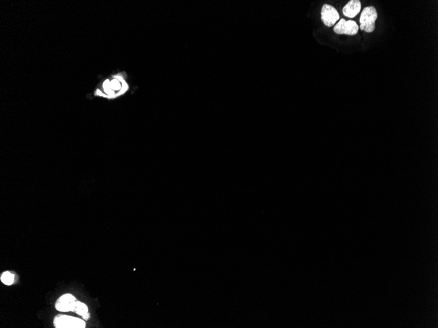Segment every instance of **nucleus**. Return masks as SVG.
<instances>
[{"label": "nucleus", "mask_w": 438, "mask_h": 328, "mask_svg": "<svg viewBox=\"0 0 438 328\" xmlns=\"http://www.w3.org/2000/svg\"><path fill=\"white\" fill-rule=\"evenodd\" d=\"M361 4L359 0H351L342 9L344 16L348 18H354L361 11Z\"/></svg>", "instance_id": "0eeeda50"}, {"label": "nucleus", "mask_w": 438, "mask_h": 328, "mask_svg": "<svg viewBox=\"0 0 438 328\" xmlns=\"http://www.w3.org/2000/svg\"><path fill=\"white\" fill-rule=\"evenodd\" d=\"M14 280H15V275L9 272V271H6V272L2 274L1 281L4 285L7 286L11 285L14 283Z\"/></svg>", "instance_id": "1a4fd4ad"}, {"label": "nucleus", "mask_w": 438, "mask_h": 328, "mask_svg": "<svg viewBox=\"0 0 438 328\" xmlns=\"http://www.w3.org/2000/svg\"><path fill=\"white\" fill-rule=\"evenodd\" d=\"M56 328H84L86 322L78 318L67 315H57L54 317L53 322Z\"/></svg>", "instance_id": "7ed1b4c3"}, {"label": "nucleus", "mask_w": 438, "mask_h": 328, "mask_svg": "<svg viewBox=\"0 0 438 328\" xmlns=\"http://www.w3.org/2000/svg\"><path fill=\"white\" fill-rule=\"evenodd\" d=\"M378 13L374 7H367L363 10L361 14L360 23V29L362 31L371 33L375 29Z\"/></svg>", "instance_id": "f03ea898"}, {"label": "nucleus", "mask_w": 438, "mask_h": 328, "mask_svg": "<svg viewBox=\"0 0 438 328\" xmlns=\"http://www.w3.org/2000/svg\"><path fill=\"white\" fill-rule=\"evenodd\" d=\"M358 25L354 21H348L342 19L335 26L334 32L337 34H345V35L355 36L358 33Z\"/></svg>", "instance_id": "20e7f679"}, {"label": "nucleus", "mask_w": 438, "mask_h": 328, "mask_svg": "<svg viewBox=\"0 0 438 328\" xmlns=\"http://www.w3.org/2000/svg\"><path fill=\"white\" fill-rule=\"evenodd\" d=\"M77 301L74 295L66 293L60 296L56 301L55 309L60 312H72Z\"/></svg>", "instance_id": "423d86ee"}, {"label": "nucleus", "mask_w": 438, "mask_h": 328, "mask_svg": "<svg viewBox=\"0 0 438 328\" xmlns=\"http://www.w3.org/2000/svg\"><path fill=\"white\" fill-rule=\"evenodd\" d=\"M82 318L85 320V321H88V320L90 319V314L88 313V314H87L86 315H85L84 317H83Z\"/></svg>", "instance_id": "9d476101"}, {"label": "nucleus", "mask_w": 438, "mask_h": 328, "mask_svg": "<svg viewBox=\"0 0 438 328\" xmlns=\"http://www.w3.org/2000/svg\"><path fill=\"white\" fill-rule=\"evenodd\" d=\"M129 90L126 74L118 73L109 76L95 92V96L107 100H114L124 96Z\"/></svg>", "instance_id": "f257e3e1"}, {"label": "nucleus", "mask_w": 438, "mask_h": 328, "mask_svg": "<svg viewBox=\"0 0 438 328\" xmlns=\"http://www.w3.org/2000/svg\"><path fill=\"white\" fill-rule=\"evenodd\" d=\"M321 15H322L323 23L328 27H333L340 18L337 9L332 5H328V4H325L323 5Z\"/></svg>", "instance_id": "39448f33"}, {"label": "nucleus", "mask_w": 438, "mask_h": 328, "mask_svg": "<svg viewBox=\"0 0 438 328\" xmlns=\"http://www.w3.org/2000/svg\"><path fill=\"white\" fill-rule=\"evenodd\" d=\"M72 312L78 314V315H79L82 316V317H83L89 313V309L88 306H87L86 304L82 303V302L77 301V302H76L75 306H74V308Z\"/></svg>", "instance_id": "6e6552de"}]
</instances>
